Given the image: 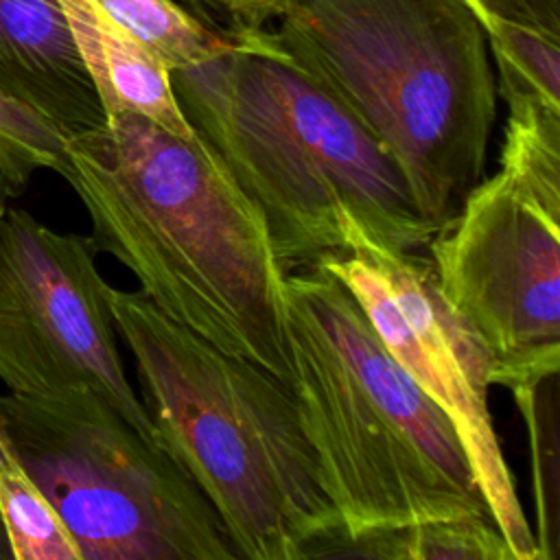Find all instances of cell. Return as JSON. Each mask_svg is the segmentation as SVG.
<instances>
[{"label": "cell", "mask_w": 560, "mask_h": 560, "mask_svg": "<svg viewBox=\"0 0 560 560\" xmlns=\"http://www.w3.org/2000/svg\"><path fill=\"white\" fill-rule=\"evenodd\" d=\"M103 15L151 50L168 70L201 61L228 44L173 0H90Z\"/></svg>", "instance_id": "obj_15"}, {"label": "cell", "mask_w": 560, "mask_h": 560, "mask_svg": "<svg viewBox=\"0 0 560 560\" xmlns=\"http://www.w3.org/2000/svg\"><path fill=\"white\" fill-rule=\"evenodd\" d=\"M195 20L223 37H238L278 20L284 0H173Z\"/></svg>", "instance_id": "obj_17"}, {"label": "cell", "mask_w": 560, "mask_h": 560, "mask_svg": "<svg viewBox=\"0 0 560 560\" xmlns=\"http://www.w3.org/2000/svg\"><path fill=\"white\" fill-rule=\"evenodd\" d=\"M81 199L96 252L164 315L289 383L284 280L256 203L201 138L120 112L66 138L55 168Z\"/></svg>", "instance_id": "obj_1"}, {"label": "cell", "mask_w": 560, "mask_h": 560, "mask_svg": "<svg viewBox=\"0 0 560 560\" xmlns=\"http://www.w3.org/2000/svg\"><path fill=\"white\" fill-rule=\"evenodd\" d=\"M0 560H13L11 558V547H9V540H7V532H4V525H2V518H0Z\"/></svg>", "instance_id": "obj_19"}, {"label": "cell", "mask_w": 560, "mask_h": 560, "mask_svg": "<svg viewBox=\"0 0 560 560\" xmlns=\"http://www.w3.org/2000/svg\"><path fill=\"white\" fill-rule=\"evenodd\" d=\"M0 518L13 560H81L61 516L0 429Z\"/></svg>", "instance_id": "obj_13"}, {"label": "cell", "mask_w": 560, "mask_h": 560, "mask_svg": "<svg viewBox=\"0 0 560 560\" xmlns=\"http://www.w3.org/2000/svg\"><path fill=\"white\" fill-rule=\"evenodd\" d=\"M171 85L260 210L287 271L326 254H418L435 234L398 164L271 26L171 70Z\"/></svg>", "instance_id": "obj_2"}, {"label": "cell", "mask_w": 560, "mask_h": 560, "mask_svg": "<svg viewBox=\"0 0 560 560\" xmlns=\"http://www.w3.org/2000/svg\"><path fill=\"white\" fill-rule=\"evenodd\" d=\"M284 341L300 424L343 538L490 514L455 427L337 276L317 265L287 273Z\"/></svg>", "instance_id": "obj_4"}, {"label": "cell", "mask_w": 560, "mask_h": 560, "mask_svg": "<svg viewBox=\"0 0 560 560\" xmlns=\"http://www.w3.org/2000/svg\"><path fill=\"white\" fill-rule=\"evenodd\" d=\"M330 556L383 560H514L490 514H464L372 529L339 540L326 558Z\"/></svg>", "instance_id": "obj_12"}, {"label": "cell", "mask_w": 560, "mask_h": 560, "mask_svg": "<svg viewBox=\"0 0 560 560\" xmlns=\"http://www.w3.org/2000/svg\"><path fill=\"white\" fill-rule=\"evenodd\" d=\"M0 94L66 138L107 120L59 0H0Z\"/></svg>", "instance_id": "obj_10"}, {"label": "cell", "mask_w": 560, "mask_h": 560, "mask_svg": "<svg viewBox=\"0 0 560 560\" xmlns=\"http://www.w3.org/2000/svg\"><path fill=\"white\" fill-rule=\"evenodd\" d=\"M59 4L105 116L131 112L182 140H201L175 98L171 70L162 59L103 15L90 0H59Z\"/></svg>", "instance_id": "obj_11"}, {"label": "cell", "mask_w": 560, "mask_h": 560, "mask_svg": "<svg viewBox=\"0 0 560 560\" xmlns=\"http://www.w3.org/2000/svg\"><path fill=\"white\" fill-rule=\"evenodd\" d=\"M66 136L28 107L0 94V173L20 195L42 168H57Z\"/></svg>", "instance_id": "obj_16"}, {"label": "cell", "mask_w": 560, "mask_h": 560, "mask_svg": "<svg viewBox=\"0 0 560 560\" xmlns=\"http://www.w3.org/2000/svg\"><path fill=\"white\" fill-rule=\"evenodd\" d=\"M479 20L497 70V94L505 103L536 101L560 107V39L494 15Z\"/></svg>", "instance_id": "obj_14"}, {"label": "cell", "mask_w": 560, "mask_h": 560, "mask_svg": "<svg viewBox=\"0 0 560 560\" xmlns=\"http://www.w3.org/2000/svg\"><path fill=\"white\" fill-rule=\"evenodd\" d=\"M273 35L446 223L481 179L497 81L470 0H284Z\"/></svg>", "instance_id": "obj_5"}, {"label": "cell", "mask_w": 560, "mask_h": 560, "mask_svg": "<svg viewBox=\"0 0 560 560\" xmlns=\"http://www.w3.org/2000/svg\"><path fill=\"white\" fill-rule=\"evenodd\" d=\"M155 444L217 512L238 558H326L346 532L289 383L109 287Z\"/></svg>", "instance_id": "obj_3"}, {"label": "cell", "mask_w": 560, "mask_h": 560, "mask_svg": "<svg viewBox=\"0 0 560 560\" xmlns=\"http://www.w3.org/2000/svg\"><path fill=\"white\" fill-rule=\"evenodd\" d=\"M477 15L503 18L560 39V0H470Z\"/></svg>", "instance_id": "obj_18"}, {"label": "cell", "mask_w": 560, "mask_h": 560, "mask_svg": "<svg viewBox=\"0 0 560 560\" xmlns=\"http://www.w3.org/2000/svg\"><path fill=\"white\" fill-rule=\"evenodd\" d=\"M315 265L350 289L392 357L446 413L514 560H538V540L488 409L490 354L440 295L431 260L420 254L359 249L326 254Z\"/></svg>", "instance_id": "obj_9"}, {"label": "cell", "mask_w": 560, "mask_h": 560, "mask_svg": "<svg viewBox=\"0 0 560 560\" xmlns=\"http://www.w3.org/2000/svg\"><path fill=\"white\" fill-rule=\"evenodd\" d=\"M0 429L81 560H236L195 483L92 389L0 394Z\"/></svg>", "instance_id": "obj_7"}, {"label": "cell", "mask_w": 560, "mask_h": 560, "mask_svg": "<svg viewBox=\"0 0 560 560\" xmlns=\"http://www.w3.org/2000/svg\"><path fill=\"white\" fill-rule=\"evenodd\" d=\"M0 381L33 396L92 389L155 444L122 368L92 238L9 206L0 217Z\"/></svg>", "instance_id": "obj_8"}, {"label": "cell", "mask_w": 560, "mask_h": 560, "mask_svg": "<svg viewBox=\"0 0 560 560\" xmlns=\"http://www.w3.org/2000/svg\"><path fill=\"white\" fill-rule=\"evenodd\" d=\"M9 197H11L9 186H7V182H4V177H2V173H0V217H2L4 208L9 206V203H7V201H9Z\"/></svg>", "instance_id": "obj_20"}, {"label": "cell", "mask_w": 560, "mask_h": 560, "mask_svg": "<svg viewBox=\"0 0 560 560\" xmlns=\"http://www.w3.org/2000/svg\"><path fill=\"white\" fill-rule=\"evenodd\" d=\"M444 302L514 396L560 368V109L508 105L499 171L429 241Z\"/></svg>", "instance_id": "obj_6"}]
</instances>
